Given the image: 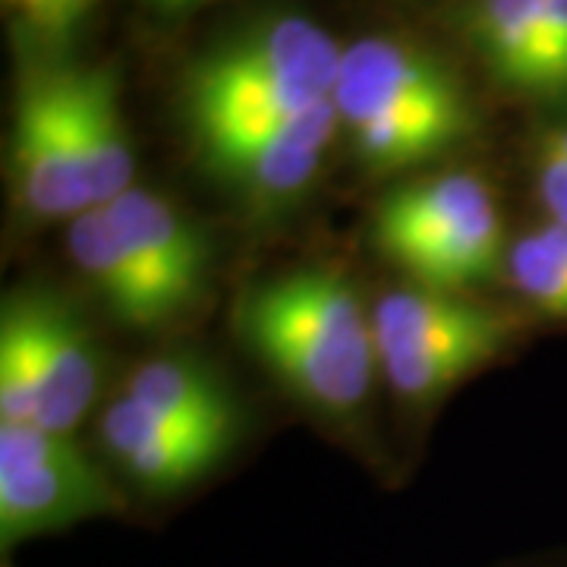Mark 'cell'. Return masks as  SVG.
Instances as JSON below:
<instances>
[{
  "label": "cell",
  "instance_id": "21",
  "mask_svg": "<svg viewBox=\"0 0 567 567\" xmlns=\"http://www.w3.org/2000/svg\"><path fill=\"white\" fill-rule=\"evenodd\" d=\"M155 7H162V10H186V7H193V3H199V0H152Z\"/></svg>",
  "mask_w": 567,
  "mask_h": 567
},
{
  "label": "cell",
  "instance_id": "10",
  "mask_svg": "<svg viewBox=\"0 0 567 567\" xmlns=\"http://www.w3.org/2000/svg\"><path fill=\"white\" fill-rule=\"evenodd\" d=\"M102 212L181 316L196 309L212 265V246L203 227L167 196L140 183L114 203L102 205Z\"/></svg>",
  "mask_w": 567,
  "mask_h": 567
},
{
  "label": "cell",
  "instance_id": "8",
  "mask_svg": "<svg viewBox=\"0 0 567 567\" xmlns=\"http://www.w3.org/2000/svg\"><path fill=\"white\" fill-rule=\"evenodd\" d=\"M13 199L32 221H73L92 208L70 102V66L35 70L22 82L13 148Z\"/></svg>",
  "mask_w": 567,
  "mask_h": 567
},
{
  "label": "cell",
  "instance_id": "15",
  "mask_svg": "<svg viewBox=\"0 0 567 567\" xmlns=\"http://www.w3.org/2000/svg\"><path fill=\"white\" fill-rule=\"evenodd\" d=\"M70 102L92 208H102L136 186L117 73L111 66H70Z\"/></svg>",
  "mask_w": 567,
  "mask_h": 567
},
{
  "label": "cell",
  "instance_id": "2",
  "mask_svg": "<svg viewBox=\"0 0 567 567\" xmlns=\"http://www.w3.org/2000/svg\"><path fill=\"white\" fill-rule=\"evenodd\" d=\"M341 54L319 22L297 13L262 17L221 39L183 80L196 145L303 123L331 102Z\"/></svg>",
  "mask_w": 567,
  "mask_h": 567
},
{
  "label": "cell",
  "instance_id": "7",
  "mask_svg": "<svg viewBox=\"0 0 567 567\" xmlns=\"http://www.w3.org/2000/svg\"><path fill=\"white\" fill-rule=\"evenodd\" d=\"M121 511V498L73 435L0 423V543L61 533Z\"/></svg>",
  "mask_w": 567,
  "mask_h": 567
},
{
  "label": "cell",
  "instance_id": "20",
  "mask_svg": "<svg viewBox=\"0 0 567 567\" xmlns=\"http://www.w3.org/2000/svg\"><path fill=\"white\" fill-rule=\"evenodd\" d=\"M536 158H551V162H567V123L548 130L546 136L539 140V152Z\"/></svg>",
  "mask_w": 567,
  "mask_h": 567
},
{
  "label": "cell",
  "instance_id": "19",
  "mask_svg": "<svg viewBox=\"0 0 567 567\" xmlns=\"http://www.w3.org/2000/svg\"><path fill=\"white\" fill-rule=\"evenodd\" d=\"M548 32L555 48V70H558V92L567 99V0H546Z\"/></svg>",
  "mask_w": 567,
  "mask_h": 567
},
{
  "label": "cell",
  "instance_id": "14",
  "mask_svg": "<svg viewBox=\"0 0 567 567\" xmlns=\"http://www.w3.org/2000/svg\"><path fill=\"white\" fill-rule=\"evenodd\" d=\"M123 398L164 423L221 442L237 439V401L212 365L193 357H155L140 363L123 382Z\"/></svg>",
  "mask_w": 567,
  "mask_h": 567
},
{
  "label": "cell",
  "instance_id": "16",
  "mask_svg": "<svg viewBox=\"0 0 567 567\" xmlns=\"http://www.w3.org/2000/svg\"><path fill=\"white\" fill-rule=\"evenodd\" d=\"M505 278L524 303L567 319V224H539L507 246Z\"/></svg>",
  "mask_w": 567,
  "mask_h": 567
},
{
  "label": "cell",
  "instance_id": "3",
  "mask_svg": "<svg viewBox=\"0 0 567 567\" xmlns=\"http://www.w3.org/2000/svg\"><path fill=\"white\" fill-rule=\"evenodd\" d=\"M331 102L357 162L375 174L435 162L480 126L461 76L429 48L398 35L347 44Z\"/></svg>",
  "mask_w": 567,
  "mask_h": 567
},
{
  "label": "cell",
  "instance_id": "17",
  "mask_svg": "<svg viewBox=\"0 0 567 567\" xmlns=\"http://www.w3.org/2000/svg\"><path fill=\"white\" fill-rule=\"evenodd\" d=\"M35 41L61 44L80 25L92 0H3Z\"/></svg>",
  "mask_w": 567,
  "mask_h": 567
},
{
  "label": "cell",
  "instance_id": "4",
  "mask_svg": "<svg viewBox=\"0 0 567 567\" xmlns=\"http://www.w3.org/2000/svg\"><path fill=\"white\" fill-rule=\"evenodd\" d=\"M372 244L420 287L464 293L505 278V221L480 174L445 171L391 189L372 215Z\"/></svg>",
  "mask_w": 567,
  "mask_h": 567
},
{
  "label": "cell",
  "instance_id": "5",
  "mask_svg": "<svg viewBox=\"0 0 567 567\" xmlns=\"http://www.w3.org/2000/svg\"><path fill=\"white\" fill-rule=\"evenodd\" d=\"M102 385V353L51 290H17L0 312V423L73 435Z\"/></svg>",
  "mask_w": 567,
  "mask_h": 567
},
{
  "label": "cell",
  "instance_id": "9",
  "mask_svg": "<svg viewBox=\"0 0 567 567\" xmlns=\"http://www.w3.org/2000/svg\"><path fill=\"white\" fill-rule=\"evenodd\" d=\"M338 126L334 102H328L297 126L208 142L199 155L244 203L265 212L297 203L316 183Z\"/></svg>",
  "mask_w": 567,
  "mask_h": 567
},
{
  "label": "cell",
  "instance_id": "11",
  "mask_svg": "<svg viewBox=\"0 0 567 567\" xmlns=\"http://www.w3.org/2000/svg\"><path fill=\"white\" fill-rule=\"evenodd\" d=\"M99 439L107 457L136 486L155 495H171L193 486L230 447L221 439L164 423L123 394L104 406Z\"/></svg>",
  "mask_w": 567,
  "mask_h": 567
},
{
  "label": "cell",
  "instance_id": "1",
  "mask_svg": "<svg viewBox=\"0 0 567 567\" xmlns=\"http://www.w3.org/2000/svg\"><path fill=\"white\" fill-rule=\"evenodd\" d=\"M237 331L287 391L331 420L353 416L382 379L372 312L338 268L256 284L237 303Z\"/></svg>",
  "mask_w": 567,
  "mask_h": 567
},
{
  "label": "cell",
  "instance_id": "22",
  "mask_svg": "<svg viewBox=\"0 0 567 567\" xmlns=\"http://www.w3.org/2000/svg\"><path fill=\"white\" fill-rule=\"evenodd\" d=\"M148 3H152V0H148Z\"/></svg>",
  "mask_w": 567,
  "mask_h": 567
},
{
  "label": "cell",
  "instance_id": "13",
  "mask_svg": "<svg viewBox=\"0 0 567 567\" xmlns=\"http://www.w3.org/2000/svg\"><path fill=\"white\" fill-rule=\"evenodd\" d=\"M66 246L73 265L114 319L136 331L164 328L181 319V309L126 249L102 208H89L66 224Z\"/></svg>",
  "mask_w": 567,
  "mask_h": 567
},
{
  "label": "cell",
  "instance_id": "6",
  "mask_svg": "<svg viewBox=\"0 0 567 567\" xmlns=\"http://www.w3.org/2000/svg\"><path fill=\"white\" fill-rule=\"evenodd\" d=\"M372 324L382 379L416 406L492 363L517 331V319L502 309L420 284L382 293L372 306Z\"/></svg>",
  "mask_w": 567,
  "mask_h": 567
},
{
  "label": "cell",
  "instance_id": "18",
  "mask_svg": "<svg viewBox=\"0 0 567 567\" xmlns=\"http://www.w3.org/2000/svg\"><path fill=\"white\" fill-rule=\"evenodd\" d=\"M536 196L548 221L567 224V162L536 158Z\"/></svg>",
  "mask_w": 567,
  "mask_h": 567
},
{
  "label": "cell",
  "instance_id": "12",
  "mask_svg": "<svg viewBox=\"0 0 567 567\" xmlns=\"http://www.w3.org/2000/svg\"><path fill=\"white\" fill-rule=\"evenodd\" d=\"M464 32L488 76L507 92L561 102L546 0H470Z\"/></svg>",
  "mask_w": 567,
  "mask_h": 567
}]
</instances>
